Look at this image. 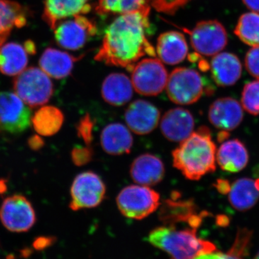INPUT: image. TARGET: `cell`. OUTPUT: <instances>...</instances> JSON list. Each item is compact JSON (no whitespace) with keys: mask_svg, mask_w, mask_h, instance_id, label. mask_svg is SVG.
I'll return each instance as SVG.
<instances>
[{"mask_svg":"<svg viewBox=\"0 0 259 259\" xmlns=\"http://www.w3.org/2000/svg\"><path fill=\"white\" fill-rule=\"evenodd\" d=\"M150 7L119 15L107 28L95 60L131 71L145 56L155 57L154 48L147 38Z\"/></svg>","mask_w":259,"mask_h":259,"instance_id":"6da1fadb","label":"cell"},{"mask_svg":"<svg viewBox=\"0 0 259 259\" xmlns=\"http://www.w3.org/2000/svg\"><path fill=\"white\" fill-rule=\"evenodd\" d=\"M216 146L208 127L201 126L172 152L173 164L190 180H199L216 169Z\"/></svg>","mask_w":259,"mask_h":259,"instance_id":"7a4b0ae2","label":"cell"},{"mask_svg":"<svg viewBox=\"0 0 259 259\" xmlns=\"http://www.w3.org/2000/svg\"><path fill=\"white\" fill-rule=\"evenodd\" d=\"M197 228L177 229L175 226L158 227L150 232L148 241L169 255L170 259H194L201 253L214 251L215 245L197 236Z\"/></svg>","mask_w":259,"mask_h":259,"instance_id":"3957f363","label":"cell"},{"mask_svg":"<svg viewBox=\"0 0 259 259\" xmlns=\"http://www.w3.org/2000/svg\"><path fill=\"white\" fill-rule=\"evenodd\" d=\"M13 89L15 93L30 107L47 104L54 93L50 76L37 67L27 68L15 76Z\"/></svg>","mask_w":259,"mask_h":259,"instance_id":"277c9868","label":"cell"},{"mask_svg":"<svg viewBox=\"0 0 259 259\" xmlns=\"http://www.w3.org/2000/svg\"><path fill=\"white\" fill-rule=\"evenodd\" d=\"M166 88L168 98L182 105H192L198 101L204 93H211L206 89L203 78L198 71L187 67L172 71Z\"/></svg>","mask_w":259,"mask_h":259,"instance_id":"5b68a950","label":"cell"},{"mask_svg":"<svg viewBox=\"0 0 259 259\" xmlns=\"http://www.w3.org/2000/svg\"><path fill=\"white\" fill-rule=\"evenodd\" d=\"M117 205L120 212L131 219L147 218L160 206V195L146 186L131 185L120 191Z\"/></svg>","mask_w":259,"mask_h":259,"instance_id":"8992f818","label":"cell"},{"mask_svg":"<svg viewBox=\"0 0 259 259\" xmlns=\"http://www.w3.org/2000/svg\"><path fill=\"white\" fill-rule=\"evenodd\" d=\"M131 71L133 87L140 95L156 96L166 88L168 75L160 59H142L135 65Z\"/></svg>","mask_w":259,"mask_h":259,"instance_id":"52a82bcc","label":"cell"},{"mask_svg":"<svg viewBox=\"0 0 259 259\" xmlns=\"http://www.w3.org/2000/svg\"><path fill=\"white\" fill-rule=\"evenodd\" d=\"M70 193L69 207L72 210L93 208L100 205L105 199L106 187L97 174L83 172L75 177Z\"/></svg>","mask_w":259,"mask_h":259,"instance_id":"ba28073f","label":"cell"},{"mask_svg":"<svg viewBox=\"0 0 259 259\" xmlns=\"http://www.w3.org/2000/svg\"><path fill=\"white\" fill-rule=\"evenodd\" d=\"M58 45L70 51L83 47L90 37L96 35V25L91 20L78 15L59 22L53 29Z\"/></svg>","mask_w":259,"mask_h":259,"instance_id":"9c48e42d","label":"cell"},{"mask_svg":"<svg viewBox=\"0 0 259 259\" xmlns=\"http://www.w3.org/2000/svg\"><path fill=\"white\" fill-rule=\"evenodd\" d=\"M190 34L191 44L199 55L214 56L228 44V33L222 23L215 20L197 23Z\"/></svg>","mask_w":259,"mask_h":259,"instance_id":"30bf717a","label":"cell"},{"mask_svg":"<svg viewBox=\"0 0 259 259\" xmlns=\"http://www.w3.org/2000/svg\"><path fill=\"white\" fill-rule=\"evenodd\" d=\"M31 111L15 93H0V131L21 134L31 125Z\"/></svg>","mask_w":259,"mask_h":259,"instance_id":"8fae6325","label":"cell"},{"mask_svg":"<svg viewBox=\"0 0 259 259\" xmlns=\"http://www.w3.org/2000/svg\"><path fill=\"white\" fill-rule=\"evenodd\" d=\"M0 221L12 232L29 231L36 221V215L30 201L25 196L15 194L3 200L0 207Z\"/></svg>","mask_w":259,"mask_h":259,"instance_id":"7c38bea8","label":"cell"},{"mask_svg":"<svg viewBox=\"0 0 259 259\" xmlns=\"http://www.w3.org/2000/svg\"><path fill=\"white\" fill-rule=\"evenodd\" d=\"M180 194L174 192L171 199L161 204L159 218L166 226H176L179 223H187L192 227L198 224L202 212L197 213V206L191 199H180Z\"/></svg>","mask_w":259,"mask_h":259,"instance_id":"4fadbf2b","label":"cell"},{"mask_svg":"<svg viewBox=\"0 0 259 259\" xmlns=\"http://www.w3.org/2000/svg\"><path fill=\"white\" fill-rule=\"evenodd\" d=\"M125 119L130 130L135 134H148L157 127L160 112L151 102L136 100L127 107Z\"/></svg>","mask_w":259,"mask_h":259,"instance_id":"5bb4252c","label":"cell"},{"mask_svg":"<svg viewBox=\"0 0 259 259\" xmlns=\"http://www.w3.org/2000/svg\"><path fill=\"white\" fill-rule=\"evenodd\" d=\"M209 122L216 128L231 131L241 123L243 110L239 102L232 97H223L212 102L208 112Z\"/></svg>","mask_w":259,"mask_h":259,"instance_id":"9a60e30c","label":"cell"},{"mask_svg":"<svg viewBox=\"0 0 259 259\" xmlns=\"http://www.w3.org/2000/svg\"><path fill=\"white\" fill-rule=\"evenodd\" d=\"M194 120L192 113L186 109H171L162 117L161 131L166 139L182 142L193 133Z\"/></svg>","mask_w":259,"mask_h":259,"instance_id":"2e32d148","label":"cell"},{"mask_svg":"<svg viewBox=\"0 0 259 259\" xmlns=\"http://www.w3.org/2000/svg\"><path fill=\"white\" fill-rule=\"evenodd\" d=\"M90 0H44L42 19L51 29L59 22L78 15H84L92 9Z\"/></svg>","mask_w":259,"mask_h":259,"instance_id":"e0dca14e","label":"cell"},{"mask_svg":"<svg viewBox=\"0 0 259 259\" xmlns=\"http://www.w3.org/2000/svg\"><path fill=\"white\" fill-rule=\"evenodd\" d=\"M209 69L214 82L223 88L234 85L242 74L241 61L232 53H219L213 56Z\"/></svg>","mask_w":259,"mask_h":259,"instance_id":"ac0fdd59","label":"cell"},{"mask_svg":"<svg viewBox=\"0 0 259 259\" xmlns=\"http://www.w3.org/2000/svg\"><path fill=\"white\" fill-rule=\"evenodd\" d=\"M130 173L136 183L146 187L154 186L164 177V165L157 156L146 153L134 160Z\"/></svg>","mask_w":259,"mask_h":259,"instance_id":"d6986e66","label":"cell"},{"mask_svg":"<svg viewBox=\"0 0 259 259\" xmlns=\"http://www.w3.org/2000/svg\"><path fill=\"white\" fill-rule=\"evenodd\" d=\"M157 53L160 60L168 65L182 62L188 54V45L185 35L178 31L163 32L158 37Z\"/></svg>","mask_w":259,"mask_h":259,"instance_id":"ffe728a7","label":"cell"},{"mask_svg":"<svg viewBox=\"0 0 259 259\" xmlns=\"http://www.w3.org/2000/svg\"><path fill=\"white\" fill-rule=\"evenodd\" d=\"M79 57H75L69 53L48 48L42 53L39 65L40 68L50 77L61 79L67 77L72 71L74 65Z\"/></svg>","mask_w":259,"mask_h":259,"instance_id":"44dd1931","label":"cell"},{"mask_svg":"<svg viewBox=\"0 0 259 259\" xmlns=\"http://www.w3.org/2000/svg\"><path fill=\"white\" fill-rule=\"evenodd\" d=\"M248 159L247 148L238 139L225 141L216 153L218 165L223 171L231 173L243 170L248 164Z\"/></svg>","mask_w":259,"mask_h":259,"instance_id":"7402d4cb","label":"cell"},{"mask_svg":"<svg viewBox=\"0 0 259 259\" xmlns=\"http://www.w3.org/2000/svg\"><path fill=\"white\" fill-rule=\"evenodd\" d=\"M100 141L104 151L112 156L129 153L134 144L130 130L119 122L107 125L102 131Z\"/></svg>","mask_w":259,"mask_h":259,"instance_id":"603a6c76","label":"cell"},{"mask_svg":"<svg viewBox=\"0 0 259 259\" xmlns=\"http://www.w3.org/2000/svg\"><path fill=\"white\" fill-rule=\"evenodd\" d=\"M101 92L102 98L107 103L114 106H122L132 98L134 87L125 74L113 73L104 80Z\"/></svg>","mask_w":259,"mask_h":259,"instance_id":"cb8c5ba5","label":"cell"},{"mask_svg":"<svg viewBox=\"0 0 259 259\" xmlns=\"http://www.w3.org/2000/svg\"><path fill=\"white\" fill-rule=\"evenodd\" d=\"M232 207L244 212L253 207L259 199V179L241 178L233 182L228 192Z\"/></svg>","mask_w":259,"mask_h":259,"instance_id":"d4e9b609","label":"cell"},{"mask_svg":"<svg viewBox=\"0 0 259 259\" xmlns=\"http://www.w3.org/2000/svg\"><path fill=\"white\" fill-rule=\"evenodd\" d=\"M28 10L12 0H0V47L15 28H22L27 23Z\"/></svg>","mask_w":259,"mask_h":259,"instance_id":"484cf974","label":"cell"},{"mask_svg":"<svg viewBox=\"0 0 259 259\" xmlns=\"http://www.w3.org/2000/svg\"><path fill=\"white\" fill-rule=\"evenodd\" d=\"M28 51L24 46L11 42L0 47V72L7 76H18L27 69Z\"/></svg>","mask_w":259,"mask_h":259,"instance_id":"4316f807","label":"cell"},{"mask_svg":"<svg viewBox=\"0 0 259 259\" xmlns=\"http://www.w3.org/2000/svg\"><path fill=\"white\" fill-rule=\"evenodd\" d=\"M64 122V113L54 106L40 107L31 117L34 130L42 136H52L57 134Z\"/></svg>","mask_w":259,"mask_h":259,"instance_id":"83f0119b","label":"cell"},{"mask_svg":"<svg viewBox=\"0 0 259 259\" xmlns=\"http://www.w3.org/2000/svg\"><path fill=\"white\" fill-rule=\"evenodd\" d=\"M235 35L250 47L259 46V14L252 12L241 15L234 30Z\"/></svg>","mask_w":259,"mask_h":259,"instance_id":"f1b7e54d","label":"cell"},{"mask_svg":"<svg viewBox=\"0 0 259 259\" xmlns=\"http://www.w3.org/2000/svg\"><path fill=\"white\" fill-rule=\"evenodd\" d=\"M146 0H98L95 13L99 15H122L141 9Z\"/></svg>","mask_w":259,"mask_h":259,"instance_id":"f546056e","label":"cell"},{"mask_svg":"<svg viewBox=\"0 0 259 259\" xmlns=\"http://www.w3.org/2000/svg\"><path fill=\"white\" fill-rule=\"evenodd\" d=\"M252 234L253 232L247 228L238 230L234 243L226 253V259H244L248 253Z\"/></svg>","mask_w":259,"mask_h":259,"instance_id":"4dcf8cb0","label":"cell"},{"mask_svg":"<svg viewBox=\"0 0 259 259\" xmlns=\"http://www.w3.org/2000/svg\"><path fill=\"white\" fill-rule=\"evenodd\" d=\"M243 108L250 115H259V80L247 83L241 98Z\"/></svg>","mask_w":259,"mask_h":259,"instance_id":"1f68e13d","label":"cell"},{"mask_svg":"<svg viewBox=\"0 0 259 259\" xmlns=\"http://www.w3.org/2000/svg\"><path fill=\"white\" fill-rule=\"evenodd\" d=\"M190 0H152L151 5L158 13L174 15Z\"/></svg>","mask_w":259,"mask_h":259,"instance_id":"d6a6232c","label":"cell"},{"mask_svg":"<svg viewBox=\"0 0 259 259\" xmlns=\"http://www.w3.org/2000/svg\"><path fill=\"white\" fill-rule=\"evenodd\" d=\"M94 122L89 115L81 117L76 125L78 136L83 140V142L90 146L93 141Z\"/></svg>","mask_w":259,"mask_h":259,"instance_id":"836d02e7","label":"cell"},{"mask_svg":"<svg viewBox=\"0 0 259 259\" xmlns=\"http://www.w3.org/2000/svg\"><path fill=\"white\" fill-rule=\"evenodd\" d=\"M245 66L252 76L259 79V46L252 48L247 52Z\"/></svg>","mask_w":259,"mask_h":259,"instance_id":"e575fe53","label":"cell"},{"mask_svg":"<svg viewBox=\"0 0 259 259\" xmlns=\"http://www.w3.org/2000/svg\"><path fill=\"white\" fill-rule=\"evenodd\" d=\"M93 150L90 146L81 147L76 146L71 152V159L76 166H81L87 164L93 160Z\"/></svg>","mask_w":259,"mask_h":259,"instance_id":"d590c367","label":"cell"},{"mask_svg":"<svg viewBox=\"0 0 259 259\" xmlns=\"http://www.w3.org/2000/svg\"><path fill=\"white\" fill-rule=\"evenodd\" d=\"M194 259H226V253L216 251L215 250L214 251L201 253Z\"/></svg>","mask_w":259,"mask_h":259,"instance_id":"8d00e7d4","label":"cell"},{"mask_svg":"<svg viewBox=\"0 0 259 259\" xmlns=\"http://www.w3.org/2000/svg\"><path fill=\"white\" fill-rule=\"evenodd\" d=\"M28 145L30 148L32 150H39L44 145V140L37 136H33L30 137L28 140Z\"/></svg>","mask_w":259,"mask_h":259,"instance_id":"74e56055","label":"cell"},{"mask_svg":"<svg viewBox=\"0 0 259 259\" xmlns=\"http://www.w3.org/2000/svg\"><path fill=\"white\" fill-rule=\"evenodd\" d=\"M214 187L221 194H228L231 188V185L228 181L219 180L217 181V183L214 184Z\"/></svg>","mask_w":259,"mask_h":259,"instance_id":"f35d334b","label":"cell"},{"mask_svg":"<svg viewBox=\"0 0 259 259\" xmlns=\"http://www.w3.org/2000/svg\"><path fill=\"white\" fill-rule=\"evenodd\" d=\"M248 9L259 13V0H242Z\"/></svg>","mask_w":259,"mask_h":259,"instance_id":"ab89813d","label":"cell"},{"mask_svg":"<svg viewBox=\"0 0 259 259\" xmlns=\"http://www.w3.org/2000/svg\"><path fill=\"white\" fill-rule=\"evenodd\" d=\"M24 47H25L26 51H28L29 54H33L35 52V44L31 40H28L24 44Z\"/></svg>","mask_w":259,"mask_h":259,"instance_id":"60d3db41","label":"cell"},{"mask_svg":"<svg viewBox=\"0 0 259 259\" xmlns=\"http://www.w3.org/2000/svg\"><path fill=\"white\" fill-rule=\"evenodd\" d=\"M253 259H259V251L258 252V253L255 255V258Z\"/></svg>","mask_w":259,"mask_h":259,"instance_id":"b9f144b4","label":"cell"}]
</instances>
